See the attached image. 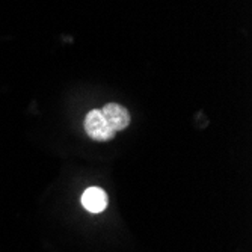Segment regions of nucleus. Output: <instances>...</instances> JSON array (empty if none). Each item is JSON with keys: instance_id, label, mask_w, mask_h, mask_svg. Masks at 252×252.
Returning a JSON list of instances; mask_svg holds the SVG:
<instances>
[{"instance_id": "7ed1b4c3", "label": "nucleus", "mask_w": 252, "mask_h": 252, "mask_svg": "<svg viewBox=\"0 0 252 252\" xmlns=\"http://www.w3.org/2000/svg\"><path fill=\"white\" fill-rule=\"evenodd\" d=\"M82 205L91 213H101L107 207V195L100 188H89L82 195Z\"/></svg>"}, {"instance_id": "f03ea898", "label": "nucleus", "mask_w": 252, "mask_h": 252, "mask_svg": "<svg viewBox=\"0 0 252 252\" xmlns=\"http://www.w3.org/2000/svg\"><path fill=\"white\" fill-rule=\"evenodd\" d=\"M104 120L113 131H120L128 127L130 124V113L126 107L118 103H109L101 109Z\"/></svg>"}, {"instance_id": "f257e3e1", "label": "nucleus", "mask_w": 252, "mask_h": 252, "mask_svg": "<svg viewBox=\"0 0 252 252\" xmlns=\"http://www.w3.org/2000/svg\"><path fill=\"white\" fill-rule=\"evenodd\" d=\"M85 131L86 134L91 137V139L103 142V141H109L115 136V131H113L107 121L104 120L101 110L95 109V110H91L86 118H85Z\"/></svg>"}]
</instances>
